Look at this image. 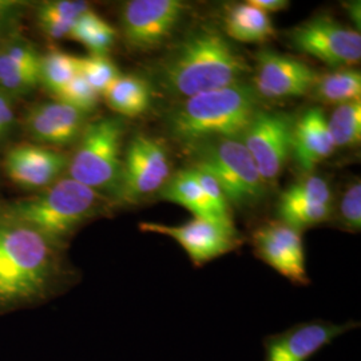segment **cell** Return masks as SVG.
Returning <instances> with one entry per match:
<instances>
[{
  "label": "cell",
  "mask_w": 361,
  "mask_h": 361,
  "mask_svg": "<svg viewBox=\"0 0 361 361\" xmlns=\"http://www.w3.org/2000/svg\"><path fill=\"white\" fill-rule=\"evenodd\" d=\"M67 250L0 212V317L43 307L80 280Z\"/></svg>",
  "instance_id": "1"
},
{
  "label": "cell",
  "mask_w": 361,
  "mask_h": 361,
  "mask_svg": "<svg viewBox=\"0 0 361 361\" xmlns=\"http://www.w3.org/2000/svg\"><path fill=\"white\" fill-rule=\"evenodd\" d=\"M250 71L245 58L219 32L189 34L158 67V82L173 97L190 98L243 82Z\"/></svg>",
  "instance_id": "2"
},
{
  "label": "cell",
  "mask_w": 361,
  "mask_h": 361,
  "mask_svg": "<svg viewBox=\"0 0 361 361\" xmlns=\"http://www.w3.org/2000/svg\"><path fill=\"white\" fill-rule=\"evenodd\" d=\"M113 202L90 188L62 177L44 190L18 198H0V212L32 226L59 246L83 226L109 214Z\"/></svg>",
  "instance_id": "3"
},
{
  "label": "cell",
  "mask_w": 361,
  "mask_h": 361,
  "mask_svg": "<svg viewBox=\"0 0 361 361\" xmlns=\"http://www.w3.org/2000/svg\"><path fill=\"white\" fill-rule=\"evenodd\" d=\"M257 110L253 85L240 82L183 99L169 116V133L188 147L222 138L240 140Z\"/></svg>",
  "instance_id": "4"
},
{
  "label": "cell",
  "mask_w": 361,
  "mask_h": 361,
  "mask_svg": "<svg viewBox=\"0 0 361 361\" xmlns=\"http://www.w3.org/2000/svg\"><path fill=\"white\" fill-rule=\"evenodd\" d=\"M126 133L121 116H102L89 121L68 158L66 176L102 194L118 205Z\"/></svg>",
  "instance_id": "5"
},
{
  "label": "cell",
  "mask_w": 361,
  "mask_h": 361,
  "mask_svg": "<svg viewBox=\"0 0 361 361\" xmlns=\"http://www.w3.org/2000/svg\"><path fill=\"white\" fill-rule=\"evenodd\" d=\"M189 150L193 168L217 180L231 207H252L265 197L268 183L240 140H213L194 145Z\"/></svg>",
  "instance_id": "6"
},
{
  "label": "cell",
  "mask_w": 361,
  "mask_h": 361,
  "mask_svg": "<svg viewBox=\"0 0 361 361\" xmlns=\"http://www.w3.org/2000/svg\"><path fill=\"white\" fill-rule=\"evenodd\" d=\"M170 178L165 146L150 135L137 134L123 153L122 183L118 204H137L159 192Z\"/></svg>",
  "instance_id": "7"
},
{
  "label": "cell",
  "mask_w": 361,
  "mask_h": 361,
  "mask_svg": "<svg viewBox=\"0 0 361 361\" xmlns=\"http://www.w3.org/2000/svg\"><path fill=\"white\" fill-rule=\"evenodd\" d=\"M293 125L295 119L284 111L258 109L240 137L267 183L279 178L292 155Z\"/></svg>",
  "instance_id": "8"
},
{
  "label": "cell",
  "mask_w": 361,
  "mask_h": 361,
  "mask_svg": "<svg viewBox=\"0 0 361 361\" xmlns=\"http://www.w3.org/2000/svg\"><path fill=\"white\" fill-rule=\"evenodd\" d=\"M186 6L180 0H130L121 13L122 37L130 50L152 51L180 25Z\"/></svg>",
  "instance_id": "9"
},
{
  "label": "cell",
  "mask_w": 361,
  "mask_h": 361,
  "mask_svg": "<svg viewBox=\"0 0 361 361\" xmlns=\"http://www.w3.org/2000/svg\"><path fill=\"white\" fill-rule=\"evenodd\" d=\"M142 232L168 235L188 253L194 267H202L216 258L229 255L243 245L244 238L234 224L193 217L182 225L142 222Z\"/></svg>",
  "instance_id": "10"
},
{
  "label": "cell",
  "mask_w": 361,
  "mask_h": 361,
  "mask_svg": "<svg viewBox=\"0 0 361 361\" xmlns=\"http://www.w3.org/2000/svg\"><path fill=\"white\" fill-rule=\"evenodd\" d=\"M68 158L63 150L31 142L8 146L0 158L1 174L27 193H38L65 177Z\"/></svg>",
  "instance_id": "11"
},
{
  "label": "cell",
  "mask_w": 361,
  "mask_h": 361,
  "mask_svg": "<svg viewBox=\"0 0 361 361\" xmlns=\"http://www.w3.org/2000/svg\"><path fill=\"white\" fill-rule=\"evenodd\" d=\"M289 39L298 51L332 67H347L360 62V32L329 16H317L295 27Z\"/></svg>",
  "instance_id": "12"
},
{
  "label": "cell",
  "mask_w": 361,
  "mask_h": 361,
  "mask_svg": "<svg viewBox=\"0 0 361 361\" xmlns=\"http://www.w3.org/2000/svg\"><path fill=\"white\" fill-rule=\"evenodd\" d=\"M255 255L296 285L310 284L305 249L300 231L283 221L267 222L252 233Z\"/></svg>",
  "instance_id": "13"
},
{
  "label": "cell",
  "mask_w": 361,
  "mask_h": 361,
  "mask_svg": "<svg viewBox=\"0 0 361 361\" xmlns=\"http://www.w3.org/2000/svg\"><path fill=\"white\" fill-rule=\"evenodd\" d=\"M87 116L54 98L31 104L23 114L20 128L30 142L63 150L78 142L89 122Z\"/></svg>",
  "instance_id": "14"
},
{
  "label": "cell",
  "mask_w": 361,
  "mask_h": 361,
  "mask_svg": "<svg viewBox=\"0 0 361 361\" xmlns=\"http://www.w3.org/2000/svg\"><path fill=\"white\" fill-rule=\"evenodd\" d=\"M359 326L356 322L335 324L326 320L295 324L264 338V361H308L337 337Z\"/></svg>",
  "instance_id": "15"
},
{
  "label": "cell",
  "mask_w": 361,
  "mask_h": 361,
  "mask_svg": "<svg viewBox=\"0 0 361 361\" xmlns=\"http://www.w3.org/2000/svg\"><path fill=\"white\" fill-rule=\"evenodd\" d=\"M319 74L310 66L284 54L264 50L257 54L255 90L271 99L302 97L313 90Z\"/></svg>",
  "instance_id": "16"
},
{
  "label": "cell",
  "mask_w": 361,
  "mask_h": 361,
  "mask_svg": "<svg viewBox=\"0 0 361 361\" xmlns=\"http://www.w3.org/2000/svg\"><path fill=\"white\" fill-rule=\"evenodd\" d=\"M40 55L22 30L10 34L0 44V89L15 99L30 95L40 86Z\"/></svg>",
  "instance_id": "17"
},
{
  "label": "cell",
  "mask_w": 361,
  "mask_h": 361,
  "mask_svg": "<svg viewBox=\"0 0 361 361\" xmlns=\"http://www.w3.org/2000/svg\"><path fill=\"white\" fill-rule=\"evenodd\" d=\"M336 146L328 130L326 118L320 107H312L295 119L292 155L298 166L310 171L334 153Z\"/></svg>",
  "instance_id": "18"
},
{
  "label": "cell",
  "mask_w": 361,
  "mask_h": 361,
  "mask_svg": "<svg viewBox=\"0 0 361 361\" xmlns=\"http://www.w3.org/2000/svg\"><path fill=\"white\" fill-rule=\"evenodd\" d=\"M162 200L178 204L193 213L194 217L217 221L224 224L226 222L219 219V214L209 204L207 195L202 192L198 180H195L192 169L180 170L176 176L170 177L165 186L159 190Z\"/></svg>",
  "instance_id": "19"
},
{
  "label": "cell",
  "mask_w": 361,
  "mask_h": 361,
  "mask_svg": "<svg viewBox=\"0 0 361 361\" xmlns=\"http://www.w3.org/2000/svg\"><path fill=\"white\" fill-rule=\"evenodd\" d=\"M89 10L87 1L47 0L35 6V20L46 38L61 40L70 37L75 22Z\"/></svg>",
  "instance_id": "20"
},
{
  "label": "cell",
  "mask_w": 361,
  "mask_h": 361,
  "mask_svg": "<svg viewBox=\"0 0 361 361\" xmlns=\"http://www.w3.org/2000/svg\"><path fill=\"white\" fill-rule=\"evenodd\" d=\"M102 95L113 111L128 118L142 116L152 104L149 85L137 75H119Z\"/></svg>",
  "instance_id": "21"
},
{
  "label": "cell",
  "mask_w": 361,
  "mask_h": 361,
  "mask_svg": "<svg viewBox=\"0 0 361 361\" xmlns=\"http://www.w3.org/2000/svg\"><path fill=\"white\" fill-rule=\"evenodd\" d=\"M225 22L228 35L244 43H259L274 34L269 15L249 3L232 7Z\"/></svg>",
  "instance_id": "22"
},
{
  "label": "cell",
  "mask_w": 361,
  "mask_h": 361,
  "mask_svg": "<svg viewBox=\"0 0 361 361\" xmlns=\"http://www.w3.org/2000/svg\"><path fill=\"white\" fill-rule=\"evenodd\" d=\"M317 99L325 104H343L360 101L361 73L359 70H337L319 75L313 87Z\"/></svg>",
  "instance_id": "23"
},
{
  "label": "cell",
  "mask_w": 361,
  "mask_h": 361,
  "mask_svg": "<svg viewBox=\"0 0 361 361\" xmlns=\"http://www.w3.org/2000/svg\"><path fill=\"white\" fill-rule=\"evenodd\" d=\"M68 38L82 43L91 55H106L116 43V31L90 8L75 22Z\"/></svg>",
  "instance_id": "24"
},
{
  "label": "cell",
  "mask_w": 361,
  "mask_h": 361,
  "mask_svg": "<svg viewBox=\"0 0 361 361\" xmlns=\"http://www.w3.org/2000/svg\"><path fill=\"white\" fill-rule=\"evenodd\" d=\"M79 74L78 56L67 52L51 50L40 55L39 85L54 95V98Z\"/></svg>",
  "instance_id": "25"
},
{
  "label": "cell",
  "mask_w": 361,
  "mask_h": 361,
  "mask_svg": "<svg viewBox=\"0 0 361 361\" xmlns=\"http://www.w3.org/2000/svg\"><path fill=\"white\" fill-rule=\"evenodd\" d=\"M326 123L336 147L357 146L361 140V101L338 104Z\"/></svg>",
  "instance_id": "26"
},
{
  "label": "cell",
  "mask_w": 361,
  "mask_h": 361,
  "mask_svg": "<svg viewBox=\"0 0 361 361\" xmlns=\"http://www.w3.org/2000/svg\"><path fill=\"white\" fill-rule=\"evenodd\" d=\"M331 205L332 193L328 182L310 176L304 180H297L280 195L279 205Z\"/></svg>",
  "instance_id": "27"
},
{
  "label": "cell",
  "mask_w": 361,
  "mask_h": 361,
  "mask_svg": "<svg viewBox=\"0 0 361 361\" xmlns=\"http://www.w3.org/2000/svg\"><path fill=\"white\" fill-rule=\"evenodd\" d=\"M79 74L85 78L91 87L99 95L119 77L118 67L107 55H89L78 58Z\"/></svg>",
  "instance_id": "28"
},
{
  "label": "cell",
  "mask_w": 361,
  "mask_h": 361,
  "mask_svg": "<svg viewBox=\"0 0 361 361\" xmlns=\"http://www.w3.org/2000/svg\"><path fill=\"white\" fill-rule=\"evenodd\" d=\"M279 219L302 232L329 219L332 205H279Z\"/></svg>",
  "instance_id": "29"
},
{
  "label": "cell",
  "mask_w": 361,
  "mask_h": 361,
  "mask_svg": "<svg viewBox=\"0 0 361 361\" xmlns=\"http://www.w3.org/2000/svg\"><path fill=\"white\" fill-rule=\"evenodd\" d=\"M99 97L101 95L91 87L89 82L80 74H78L77 77L55 97V99L70 104L86 114H90L98 106Z\"/></svg>",
  "instance_id": "30"
},
{
  "label": "cell",
  "mask_w": 361,
  "mask_h": 361,
  "mask_svg": "<svg viewBox=\"0 0 361 361\" xmlns=\"http://www.w3.org/2000/svg\"><path fill=\"white\" fill-rule=\"evenodd\" d=\"M193 171L195 180H198L202 192L207 195L209 204L214 209V212L219 214V219L226 222H233L232 209L231 204L226 198V195L224 193L222 188L219 186L217 180L210 176L207 171L201 170V169L190 168Z\"/></svg>",
  "instance_id": "31"
},
{
  "label": "cell",
  "mask_w": 361,
  "mask_h": 361,
  "mask_svg": "<svg viewBox=\"0 0 361 361\" xmlns=\"http://www.w3.org/2000/svg\"><path fill=\"white\" fill-rule=\"evenodd\" d=\"M340 221L345 229L359 232L361 228V185L355 180L340 202Z\"/></svg>",
  "instance_id": "32"
},
{
  "label": "cell",
  "mask_w": 361,
  "mask_h": 361,
  "mask_svg": "<svg viewBox=\"0 0 361 361\" xmlns=\"http://www.w3.org/2000/svg\"><path fill=\"white\" fill-rule=\"evenodd\" d=\"M31 6L27 1L0 0V44L13 31L20 28L22 19Z\"/></svg>",
  "instance_id": "33"
},
{
  "label": "cell",
  "mask_w": 361,
  "mask_h": 361,
  "mask_svg": "<svg viewBox=\"0 0 361 361\" xmlns=\"http://www.w3.org/2000/svg\"><path fill=\"white\" fill-rule=\"evenodd\" d=\"M16 99L8 92L0 89V130L10 138L20 128V121L16 113Z\"/></svg>",
  "instance_id": "34"
},
{
  "label": "cell",
  "mask_w": 361,
  "mask_h": 361,
  "mask_svg": "<svg viewBox=\"0 0 361 361\" xmlns=\"http://www.w3.org/2000/svg\"><path fill=\"white\" fill-rule=\"evenodd\" d=\"M249 4L257 7L259 10H262L264 13H277L289 7V1L286 0H250L247 1Z\"/></svg>",
  "instance_id": "35"
},
{
  "label": "cell",
  "mask_w": 361,
  "mask_h": 361,
  "mask_svg": "<svg viewBox=\"0 0 361 361\" xmlns=\"http://www.w3.org/2000/svg\"><path fill=\"white\" fill-rule=\"evenodd\" d=\"M11 138L6 134V133H3L1 130H0V153H3L7 147H8V141H10Z\"/></svg>",
  "instance_id": "36"
},
{
  "label": "cell",
  "mask_w": 361,
  "mask_h": 361,
  "mask_svg": "<svg viewBox=\"0 0 361 361\" xmlns=\"http://www.w3.org/2000/svg\"><path fill=\"white\" fill-rule=\"evenodd\" d=\"M0 176H1V165H0Z\"/></svg>",
  "instance_id": "37"
}]
</instances>
